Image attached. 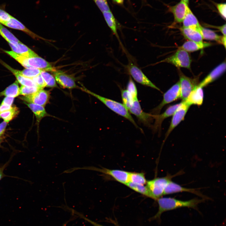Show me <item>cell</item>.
Returning <instances> with one entry per match:
<instances>
[{
    "label": "cell",
    "instance_id": "6da1fadb",
    "mask_svg": "<svg viewBox=\"0 0 226 226\" xmlns=\"http://www.w3.org/2000/svg\"><path fill=\"white\" fill-rule=\"evenodd\" d=\"M204 200V199L193 198L183 201L170 197H161L157 200L158 210L152 219H159L163 213L181 207H187L196 209L198 205Z\"/></svg>",
    "mask_w": 226,
    "mask_h": 226
},
{
    "label": "cell",
    "instance_id": "7a4b0ae2",
    "mask_svg": "<svg viewBox=\"0 0 226 226\" xmlns=\"http://www.w3.org/2000/svg\"><path fill=\"white\" fill-rule=\"evenodd\" d=\"M82 90L97 99L110 110L128 120L137 128L141 130L137 125L127 108L121 103L100 96L88 89L85 87H80Z\"/></svg>",
    "mask_w": 226,
    "mask_h": 226
},
{
    "label": "cell",
    "instance_id": "3957f363",
    "mask_svg": "<svg viewBox=\"0 0 226 226\" xmlns=\"http://www.w3.org/2000/svg\"><path fill=\"white\" fill-rule=\"evenodd\" d=\"M181 173L174 175L168 174L166 176L156 177L147 181L146 186L149 193L150 198L157 200L164 195L165 189L168 183L173 177Z\"/></svg>",
    "mask_w": 226,
    "mask_h": 226
},
{
    "label": "cell",
    "instance_id": "277c9868",
    "mask_svg": "<svg viewBox=\"0 0 226 226\" xmlns=\"http://www.w3.org/2000/svg\"><path fill=\"white\" fill-rule=\"evenodd\" d=\"M191 60L187 52L178 48L173 55L156 63L167 62L170 63L177 67L190 69Z\"/></svg>",
    "mask_w": 226,
    "mask_h": 226
},
{
    "label": "cell",
    "instance_id": "5b68a950",
    "mask_svg": "<svg viewBox=\"0 0 226 226\" xmlns=\"http://www.w3.org/2000/svg\"><path fill=\"white\" fill-rule=\"evenodd\" d=\"M181 98V92L179 81L170 88L163 95V99L160 103L152 110L153 115L159 113L165 105Z\"/></svg>",
    "mask_w": 226,
    "mask_h": 226
},
{
    "label": "cell",
    "instance_id": "8992f818",
    "mask_svg": "<svg viewBox=\"0 0 226 226\" xmlns=\"http://www.w3.org/2000/svg\"><path fill=\"white\" fill-rule=\"evenodd\" d=\"M81 169L93 170L103 173L111 176L115 180L125 185L129 181L130 172L117 169H100L94 167H85Z\"/></svg>",
    "mask_w": 226,
    "mask_h": 226
},
{
    "label": "cell",
    "instance_id": "52a82bcc",
    "mask_svg": "<svg viewBox=\"0 0 226 226\" xmlns=\"http://www.w3.org/2000/svg\"><path fill=\"white\" fill-rule=\"evenodd\" d=\"M50 94V91L42 89L32 94L21 96L20 98L25 102L45 107L49 102Z\"/></svg>",
    "mask_w": 226,
    "mask_h": 226
},
{
    "label": "cell",
    "instance_id": "ba28073f",
    "mask_svg": "<svg viewBox=\"0 0 226 226\" xmlns=\"http://www.w3.org/2000/svg\"><path fill=\"white\" fill-rule=\"evenodd\" d=\"M190 105L185 101H182L173 114L170 125L165 135V140L173 130L183 120Z\"/></svg>",
    "mask_w": 226,
    "mask_h": 226
},
{
    "label": "cell",
    "instance_id": "9c48e42d",
    "mask_svg": "<svg viewBox=\"0 0 226 226\" xmlns=\"http://www.w3.org/2000/svg\"><path fill=\"white\" fill-rule=\"evenodd\" d=\"M127 69L129 74L137 82L160 91V89L148 79L137 66L131 63L128 66Z\"/></svg>",
    "mask_w": 226,
    "mask_h": 226
},
{
    "label": "cell",
    "instance_id": "30bf717a",
    "mask_svg": "<svg viewBox=\"0 0 226 226\" xmlns=\"http://www.w3.org/2000/svg\"><path fill=\"white\" fill-rule=\"evenodd\" d=\"M128 111L135 116L141 122L147 126H150L153 115L144 112L142 110L138 99L133 101L132 104L127 108Z\"/></svg>",
    "mask_w": 226,
    "mask_h": 226
},
{
    "label": "cell",
    "instance_id": "8fae6325",
    "mask_svg": "<svg viewBox=\"0 0 226 226\" xmlns=\"http://www.w3.org/2000/svg\"><path fill=\"white\" fill-rule=\"evenodd\" d=\"M179 82L181 92L180 99L182 101H185L191 92L198 84V80L181 74Z\"/></svg>",
    "mask_w": 226,
    "mask_h": 226
},
{
    "label": "cell",
    "instance_id": "7c38bea8",
    "mask_svg": "<svg viewBox=\"0 0 226 226\" xmlns=\"http://www.w3.org/2000/svg\"><path fill=\"white\" fill-rule=\"evenodd\" d=\"M53 73L56 81L63 88L71 89L79 88L72 76L60 70H55Z\"/></svg>",
    "mask_w": 226,
    "mask_h": 226
},
{
    "label": "cell",
    "instance_id": "4fadbf2b",
    "mask_svg": "<svg viewBox=\"0 0 226 226\" xmlns=\"http://www.w3.org/2000/svg\"><path fill=\"white\" fill-rule=\"evenodd\" d=\"M186 192L191 193L203 198H207L204 196L199 191L196 189L182 187L180 185L171 180L166 187L164 193V195L174 194L180 192Z\"/></svg>",
    "mask_w": 226,
    "mask_h": 226
},
{
    "label": "cell",
    "instance_id": "5bb4252c",
    "mask_svg": "<svg viewBox=\"0 0 226 226\" xmlns=\"http://www.w3.org/2000/svg\"><path fill=\"white\" fill-rule=\"evenodd\" d=\"M188 4L181 0L175 5L169 7V11L174 16L176 23H182L189 8Z\"/></svg>",
    "mask_w": 226,
    "mask_h": 226
},
{
    "label": "cell",
    "instance_id": "9a60e30c",
    "mask_svg": "<svg viewBox=\"0 0 226 226\" xmlns=\"http://www.w3.org/2000/svg\"><path fill=\"white\" fill-rule=\"evenodd\" d=\"M28 68L33 67L45 71L53 72L56 69L48 62L39 56L26 57Z\"/></svg>",
    "mask_w": 226,
    "mask_h": 226
},
{
    "label": "cell",
    "instance_id": "2e32d148",
    "mask_svg": "<svg viewBox=\"0 0 226 226\" xmlns=\"http://www.w3.org/2000/svg\"><path fill=\"white\" fill-rule=\"evenodd\" d=\"M226 62H224L219 64L212 70L200 83L198 86L203 88L214 81L222 75L225 71Z\"/></svg>",
    "mask_w": 226,
    "mask_h": 226
},
{
    "label": "cell",
    "instance_id": "e0dca14e",
    "mask_svg": "<svg viewBox=\"0 0 226 226\" xmlns=\"http://www.w3.org/2000/svg\"><path fill=\"white\" fill-rule=\"evenodd\" d=\"M181 102L170 106L162 113L157 115H153V119L155 120L153 126V129L156 130L160 128L163 121L166 118L173 115L178 107L180 106Z\"/></svg>",
    "mask_w": 226,
    "mask_h": 226
},
{
    "label": "cell",
    "instance_id": "ac0fdd59",
    "mask_svg": "<svg viewBox=\"0 0 226 226\" xmlns=\"http://www.w3.org/2000/svg\"><path fill=\"white\" fill-rule=\"evenodd\" d=\"M203 97L202 88L197 85L190 93L185 101L190 106L192 105H200L203 103Z\"/></svg>",
    "mask_w": 226,
    "mask_h": 226
},
{
    "label": "cell",
    "instance_id": "d6986e66",
    "mask_svg": "<svg viewBox=\"0 0 226 226\" xmlns=\"http://www.w3.org/2000/svg\"><path fill=\"white\" fill-rule=\"evenodd\" d=\"M182 23L183 27L191 28L200 32L202 26L189 8L188 9Z\"/></svg>",
    "mask_w": 226,
    "mask_h": 226
},
{
    "label": "cell",
    "instance_id": "ffe728a7",
    "mask_svg": "<svg viewBox=\"0 0 226 226\" xmlns=\"http://www.w3.org/2000/svg\"><path fill=\"white\" fill-rule=\"evenodd\" d=\"M180 31L184 37L189 40L200 44L204 43L202 37L198 31L191 28L183 27L180 28Z\"/></svg>",
    "mask_w": 226,
    "mask_h": 226
},
{
    "label": "cell",
    "instance_id": "44dd1931",
    "mask_svg": "<svg viewBox=\"0 0 226 226\" xmlns=\"http://www.w3.org/2000/svg\"><path fill=\"white\" fill-rule=\"evenodd\" d=\"M13 51L22 56L31 57L38 56L36 53L21 42L15 44L9 43Z\"/></svg>",
    "mask_w": 226,
    "mask_h": 226
},
{
    "label": "cell",
    "instance_id": "7402d4cb",
    "mask_svg": "<svg viewBox=\"0 0 226 226\" xmlns=\"http://www.w3.org/2000/svg\"><path fill=\"white\" fill-rule=\"evenodd\" d=\"M2 64L14 74L18 82L22 85L28 87H38L31 78L23 76L19 73V70L12 68L4 62H2Z\"/></svg>",
    "mask_w": 226,
    "mask_h": 226
},
{
    "label": "cell",
    "instance_id": "603a6c76",
    "mask_svg": "<svg viewBox=\"0 0 226 226\" xmlns=\"http://www.w3.org/2000/svg\"><path fill=\"white\" fill-rule=\"evenodd\" d=\"M24 103L28 106L34 114L38 124L40 123L43 118L51 116L47 112L45 107L33 103H27L25 102Z\"/></svg>",
    "mask_w": 226,
    "mask_h": 226
},
{
    "label": "cell",
    "instance_id": "cb8c5ba5",
    "mask_svg": "<svg viewBox=\"0 0 226 226\" xmlns=\"http://www.w3.org/2000/svg\"><path fill=\"white\" fill-rule=\"evenodd\" d=\"M3 24L11 28L23 31L33 38H38L37 35L28 29L21 23L13 16L9 20Z\"/></svg>",
    "mask_w": 226,
    "mask_h": 226
},
{
    "label": "cell",
    "instance_id": "d4e9b609",
    "mask_svg": "<svg viewBox=\"0 0 226 226\" xmlns=\"http://www.w3.org/2000/svg\"><path fill=\"white\" fill-rule=\"evenodd\" d=\"M211 44L207 42H204L200 44L188 40L185 42L179 49L183 50L187 52H193L197 51L210 46Z\"/></svg>",
    "mask_w": 226,
    "mask_h": 226
},
{
    "label": "cell",
    "instance_id": "484cf974",
    "mask_svg": "<svg viewBox=\"0 0 226 226\" xmlns=\"http://www.w3.org/2000/svg\"><path fill=\"white\" fill-rule=\"evenodd\" d=\"M200 33L203 39L214 40L222 44L223 36L218 35L213 31L201 26Z\"/></svg>",
    "mask_w": 226,
    "mask_h": 226
},
{
    "label": "cell",
    "instance_id": "4316f807",
    "mask_svg": "<svg viewBox=\"0 0 226 226\" xmlns=\"http://www.w3.org/2000/svg\"><path fill=\"white\" fill-rule=\"evenodd\" d=\"M103 13L108 26L120 42L117 31L116 23L113 14L110 11L104 12H103Z\"/></svg>",
    "mask_w": 226,
    "mask_h": 226
},
{
    "label": "cell",
    "instance_id": "83f0119b",
    "mask_svg": "<svg viewBox=\"0 0 226 226\" xmlns=\"http://www.w3.org/2000/svg\"><path fill=\"white\" fill-rule=\"evenodd\" d=\"M19 94L20 88L19 86L18 82L17 81H16L0 93V97L4 96L15 98Z\"/></svg>",
    "mask_w": 226,
    "mask_h": 226
},
{
    "label": "cell",
    "instance_id": "f1b7e54d",
    "mask_svg": "<svg viewBox=\"0 0 226 226\" xmlns=\"http://www.w3.org/2000/svg\"><path fill=\"white\" fill-rule=\"evenodd\" d=\"M0 34L9 43L15 44L21 42L11 32L0 23Z\"/></svg>",
    "mask_w": 226,
    "mask_h": 226
},
{
    "label": "cell",
    "instance_id": "f546056e",
    "mask_svg": "<svg viewBox=\"0 0 226 226\" xmlns=\"http://www.w3.org/2000/svg\"><path fill=\"white\" fill-rule=\"evenodd\" d=\"M129 181L136 184L145 185L147 180L143 173L130 172Z\"/></svg>",
    "mask_w": 226,
    "mask_h": 226
},
{
    "label": "cell",
    "instance_id": "4dcf8cb0",
    "mask_svg": "<svg viewBox=\"0 0 226 226\" xmlns=\"http://www.w3.org/2000/svg\"><path fill=\"white\" fill-rule=\"evenodd\" d=\"M19 112V108L13 106L10 109L0 113V115L4 121L8 123L17 116Z\"/></svg>",
    "mask_w": 226,
    "mask_h": 226
},
{
    "label": "cell",
    "instance_id": "1f68e13d",
    "mask_svg": "<svg viewBox=\"0 0 226 226\" xmlns=\"http://www.w3.org/2000/svg\"><path fill=\"white\" fill-rule=\"evenodd\" d=\"M125 185L133 191L150 198L149 193L146 186L136 184L129 181Z\"/></svg>",
    "mask_w": 226,
    "mask_h": 226
},
{
    "label": "cell",
    "instance_id": "d6a6232c",
    "mask_svg": "<svg viewBox=\"0 0 226 226\" xmlns=\"http://www.w3.org/2000/svg\"><path fill=\"white\" fill-rule=\"evenodd\" d=\"M40 74L46 84V87L50 88H58L55 79L51 74L46 71L42 70Z\"/></svg>",
    "mask_w": 226,
    "mask_h": 226
},
{
    "label": "cell",
    "instance_id": "836d02e7",
    "mask_svg": "<svg viewBox=\"0 0 226 226\" xmlns=\"http://www.w3.org/2000/svg\"><path fill=\"white\" fill-rule=\"evenodd\" d=\"M126 90L133 101L138 99L137 88L135 83L130 76L127 84Z\"/></svg>",
    "mask_w": 226,
    "mask_h": 226
},
{
    "label": "cell",
    "instance_id": "e575fe53",
    "mask_svg": "<svg viewBox=\"0 0 226 226\" xmlns=\"http://www.w3.org/2000/svg\"><path fill=\"white\" fill-rule=\"evenodd\" d=\"M41 71L40 69L33 67L27 68L21 71L19 70L21 74L29 78H32L38 75Z\"/></svg>",
    "mask_w": 226,
    "mask_h": 226
},
{
    "label": "cell",
    "instance_id": "d590c367",
    "mask_svg": "<svg viewBox=\"0 0 226 226\" xmlns=\"http://www.w3.org/2000/svg\"><path fill=\"white\" fill-rule=\"evenodd\" d=\"M40 89L37 87H28L22 85L20 88V94L25 96L33 94Z\"/></svg>",
    "mask_w": 226,
    "mask_h": 226
},
{
    "label": "cell",
    "instance_id": "8d00e7d4",
    "mask_svg": "<svg viewBox=\"0 0 226 226\" xmlns=\"http://www.w3.org/2000/svg\"><path fill=\"white\" fill-rule=\"evenodd\" d=\"M121 96L123 104L127 109L132 104L134 101L126 89H123L121 91Z\"/></svg>",
    "mask_w": 226,
    "mask_h": 226
},
{
    "label": "cell",
    "instance_id": "74e56055",
    "mask_svg": "<svg viewBox=\"0 0 226 226\" xmlns=\"http://www.w3.org/2000/svg\"><path fill=\"white\" fill-rule=\"evenodd\" d=\"M94 1L102 13L110 11L106 0H94Z\"/></svg>",
    "mask_w": 226,
    "mask_h": 226
},
{
    "label": "cell",
    "instance_id": "f35d334b",
    "mask_svg": "<svg viewBox=\"0 0 226 226\" xmlns=\"http://www.w3.org/2000/svg\"><path fill=\"white\" fill-rule=\"evenodd\" d=\"M31 78L40 89H42L46 87V83L40 74Z\"/></svg>",
    "mask_w": 226,
    "mask_h": 226
},
{
    "label": "cell",
    "instance_id": "ab89813d",
    "mask_svg": "<svg viewBox=\"0 0 226 226\" xmlns=\"http://www.w3.org/2000/svg\"><path fill=\"white\" fill-rule=\"evenodd\" d=\"M12 16L4 10L0 8V23L3 24L9 20Z\"/></svg>",
    "mask_w": 226,
    "mask_h": 226
},
{
    "label": "cell",
    "instance_id": "60d3db41",
    "mask_svg": "<svg viewBox=\"0 0 226 226\" xmlns=\"http://www.w3.org/2000/svg\"><path fill=\"white\" fill-rule=\"evenodd\" d=\"M217 8L221 17L224 20L226 18V4L225 3H218L216 4Z\"/></svg>",
    "mask_w": 226,
    "mask_h": 226
},
{
    "label": "cell",
    "instance_id": "b9f144b4",
    "mask_svg": "<svg viewBox=\"0 0 226 226\" xmlns=\"http://www.w3.org/2000/svg\"><path fill=\"white\" fill-rule=\"evenodd\" d=\"M14 97L10 96H5L3 99L1 104L9 106H12L13 103Z\"/></svg>",
    "mask_w": 226,
    "mask_h": 226
},
{
    "label": "cell",
    "instance_id": "7bdbcfd3",
    "mask_svg": "<svg viewBox=\"0 0 226 226\" xmlns=\"http://www.w3.org/2000/svg\"><path fill=\"white\" fill-rule=\"evenodd\" d=\"M8 122L3 121L0 124V137L4 132Z\"/></svg>",
    "mask_w": 226,
    "mask_h": 226
},
{
    "label": "cell",
    "instance_id": "ee69618b",
    "mask_svg": "<svg viewBox=\"0 0 226 226\" xmlns=\"http://www.w3.org/2000/svg\"><path fill=\"white\" fill-rule=\"evenodd\" d=\"M226 24L220 26H213L212 27L214 28L218 29L223 34V36H226Z\"/></svg>",
    "mask_w": 226,
    "mask_h": 226
},
{
    "label": "cell",
    "instance_id": "f6af8a7d",
    "mask_svg": "<svg viewBox=\"0 0 226 226\" xmlns=\"http://www.w3.org/2000/svg\"><path fill=\"white\" fill-rule=\"evenodd\" d=\"M12 107V106L1 104L0 105V113L10 109Z\"/></svg>",
    "mask_w": 226,
    "mask_h": 226
},
{
    "label": "cell",
    "instance_id": "bcb514c9",
    "mask_svg": "<svg viewBox=\"0 0 226 226\" xmlns=\"http://www.w3.org/2000/svg\"><path fill=\"white\" fill-rule=\"evenodd\" d=\"M82 218H84V219H85V220H87V221H88V222H89L91 224L93 225L94 226H103L101 224H100L97 223H95V222H93V221L89 219H88V218H84L83 217H82Z\"/></svg>",
    "mask_w": 226,
    "mask_h": 226
},
{
    "label": "cell",
    "instance_id": "7dc6e473",
    "mask_svg": "<svg viewBox=\"0 0 226 226\" xmlns=\"http://www.w3.org/2000/svg\"><path fill=\"white\" fill-rule=\"evenodd\" d=\"M6 166V164L0 168V180L4 177L3 170Z\"/></svg>",
    "mask_w": 226,
    "mask_h": 226
},
{
    "label": "cell",
    "instance_id": "c3c4849f",
    "mask_svg": "<svg viewBox=\"0 0 226 226\" xmlns=\"http://www.w3.org/2000/svg\"><path fill=\"white\" fill-rule=\"evenodd\" d=\"M123 0H116V2L118 3L121 4L122 3Z\"/></svg>",
    "mask_w": 226,
    "mask_h": 226
},
{
    "label": "cell",
    "instance_id": "681fc988",
    "mask_svg": "<svg viewBox=\"0 0 226 226\" xmlns=\"http://www.w3.org/2000/svg\"><path fill=\"white\" fill-rule=\"evenodd\" d=\"M188 4L189 0H182Z\"/></svg>",
    "mask_w": 226,
    "mask_h": 226
},
{
    "label": "cell",
    "instance_id": "f907efd6",
    "mask_svg": "<svg viewBox=\"0 0 226 226\" xmlns=\"http://www.w3.org/2000/svg\"><path fill=\"white\" fill-rule=\"evenodd\" d=\"M2 139L0 138V145L2 142Z\"/></svg>",
    "mask_w": 226,
    "mask_h": 226
},
{
    "label": "cell",
    "instance_id": "816d5d0a",
    "mask_svg": "<svg viewBox=\"0 0 226 226\" xmlns=\"http://www.w3.org/2000/svg\"><path fill=\"white\" fill-rule=\"evenodd\" d=\"M114 1L116 2V0H113Z\"/></svg>",
    "mask_w": 226,
    "mask_h": 226
},
{
    "label": "cell",
    "instance_id": "f5cc1de1",
    "mask_svg": "<svg viewBox=\"0 0 226 226\" xmlns=\"http://www.w3.org/2000/svg\"><path fill=\"white\" fill-rule=\"evenodd\" d=\"M1 118V116H0V118Z\"/></svg>",
    "mask_w": 226,
    "mask_h": 226
}]
</instances>
